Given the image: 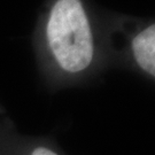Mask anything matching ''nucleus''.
I'll return each instance as SVG.
<instances>
[{"mask_svg": "<svg viewBox=\"0 0 155 155\" xmlns=\"http://www.w3.org/2000/svg\"><path fill=\"white\" fill-rule=\"evenodd\" d=\"M46 39L63 70L74 74L91 64L93 33L82 0H56L53 4L46 22Z\"/></svg>", "mask_w": 155, "mask_h": 155, "instance_id": "1", "label": "nucleus"}, {"mask_svg": "<svg viewBox=\"0 0 155 155\" xmlns=\"http://www.w3.org/2000/svg\"><path fill=\"white\" fill-rule=\"evenodd\" d=\"M132 52L139 67L155 75V25L152 23L138 32L132 39Z\"/></svg>", "mask_w": 155, "mask_h": 155, "instance_id": "2", "label": "nucleus"}, {"mask_svg": "<svg viewBox=\"0 0 155 155\" xmlns=\"http://www.w3.org/2000/svg\"><path fill=\"white\" fill-rule=\"evenodd\" d=\"M32 155H58L54 152L50 150L48 148H45V147H38L32 152Z\"/></svg>", "mask_w": 155, "mask_h": 155, "instance_id": "3", "label": "nucleus"}]
</instances>
